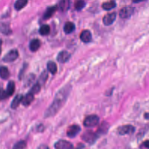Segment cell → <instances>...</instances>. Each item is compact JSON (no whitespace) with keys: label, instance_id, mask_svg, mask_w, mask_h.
Instances as JSON below:
<instances>
[{"label":"cell","instance_id":"1","mask_svg":"<svg viewBox=\"0 0 149 149\" xmlns=\"http://www.w3.org/2000/svg\"><path fill=\"white\" fill-rule=\"evenodd\" d=\"M71 90V85L68 84L58 91L52 102L44 112V117L45 118L54 116L58 113L66 101Z\"/></svg>","mask_w":149,"mask_h":149},{"label":"cell","instance_id":"2","mask_svg":"<svg viewBox=\"0 0 149 149\" xmlns=\"http://www.w3.org/2000/svg\"><path fill=\"white\" fill-rule=\"evenodd\" d=\"M99 117L96 115L87 116L83 121V125L86 127H91L96 126L99 122Z\"/></svg>","mask_w":149,"mask_h":149},{"label":"cell","instance_id":"3","mask_svg":"<svg viewBox=\"0 0 149 149\" xmlns=\"http://www.w3.org/2000/svg\"><path fill=\"white\" fill-rule=\"evenodd\" d=\"M98 137V135L97 133H94L91 130L85 131L81 135V139L83 140L89 144H92L95 142Z\"/></svg>","mask_w":149,"mask_h":149},{"label":"cell","instance_id":"4","mask_svg":"<svg viewBox=\"0 0 149 149\" xmlns=\"http://www.w3.org/2000/svg\"><path fill=\"white\" fill-rule=\"evenodd\" d=\"M134 8L130 6H127L122 8L119 11V16L123 19L130 17L133 13Z\"/></svg>","mask_w":149,"mask_h":149},{"label":"cell","instance_id":"5","mask_svg":"<svg viewBox=\"0 0 149 149\" xmlns=\"http://www.w3.org/2000/svg\"><path fill=\"white\" fill-rule=\"evenodd\" d=\"M18 56V51L16 49H12L3 56L2 61L5 62H12L17 59Z\"/></svg>","mask_w":149,"mask_h":149},{"label":"cell","instance_id":"6","mask_svg":"<svg viewBox=\"0 0 149 149\" xmlns=\"http://www.w3.org/2000/svg\"><path fill=\"white\" fill-rule=\"evenodd\" d=\"M54 147L55 149H73V144L65 140H59L57 141L55 143Z\"/></svg>","mask_w":149,"mask_h":149},{"label":"cell","instance_id":"7","mask_svg":"<svg viewBox=\"0 0 149 149\" xmlns=\"http://www.w3.org/2000/svg\"><path fill=\"white\" fill-rule=\"evenodd\" d=\"M135 128L130 125H125L119 126L118 128V132L120 135H125L134 132Z\"/></svg>","mask_w":149,"mask_h":149},{"label":"cell","instance_id":"8","mask_svg":"<svg viewBox=\"0 0 149 149\" xmlns=\"http://www.w3.org/2000/svg\"><path fill=\"white\" fill-rule=\"evenodd\" d=\"M80 132V127L77 125H73L70 126L67 130V136L70 138L76 137Z\"/></svg>","mask_w":149,"mask_h":149},{"label":"cell","instance_id":"9","mask_svg":"<svg viewBox=\"0 0 149 149\" xmlns=\"http://www.w3.org/2000/svg\"><path fill=\"white\" fill-rule=\"evenodd\" d=\"M116 17V14L115 12L107 13L105 15L102 19V22L104 25L105 26H109L112 24L113 22L115 20Z\"/></svg>","mask_w":149,"mask_h":149},{"label":"cell","instance_id":"10","mask_svg":"<svg viewBox=\"0 0 149 149\" xmlns=\"http://www.w3.org/2000/svg\"><path fill=\"white\" fill-rule=\"evenodd\" d=\"M70 56L71 55L69 52L66 51H62L58 54L56 59L59 62L63 63L68 61Z\"/></svg>","mask_w":149,"mask_h":149},{"label":"cell","instance_id":"11","mask_svg":"<svg viewBox=\"0 0 149 149\" xmlns=\"http://www.w3.org/2000/svg\"><path fill=\"white\" fill-rule=\"evenodd\" d=\"M80 40L85 43L88 42L91 40V32L88 30H83L80 35Z\"/></svg>","mask_w":149,"mask_h":149},{"label":"cell","instance_id":"12","mask_svg":"<svg viewBox=\"0 0 149 149\" xmlns=\"http://www.w3.org/2000/svg\"><path fill=\"white\" fill-rule=\"evenodd\" d=\"M34 95L31 94V93L29 92L26 95L23 97L22 101V104L25 107L29 106L34 100Z\"/></svg>","mask_w":149,"mask_h":149},{"label":"cell","instance_id":"13","mask_svg":"<svg viewBox=\"0 0 149 149\" xmlns=\"http://www.w3.org/2000/svg\"><path fill=\"white\" fill-rule=\"evenodd\" d=\"M23 97V95H22V94H17L11 102V104H10L11 108L13 109H16L19 107V104L22 103Z\"/></svg>","mask_w":149,"mask_h":149},{"label":"cell","instance_id":"14","mask_svg":"<svg viewBox=\"0 0 149 149\" xmlns=\"http://www.w3.org/2000/svg\"><path fill=\"white\" fill-rule=\"evenodd\" d=\"M41 46V42L38 39H33L29 43V49L32 52L37 51Z\"/></svg>","mask_w":149,"mask_h":149},{"label":"cell","instance_id":"15","mask_svg":"<svg viewBox=\"0 0 149 149\" xmlns=\"http://www.w3.org/2000/svg\"><path fill=\"white\" fill-rule=\"evenodd\" d=\"M15 83L13 80H10L7 84L6 89L5 90L8 97L13 95V94L15 92Z\"/></svg>","mask_w":149,"mask_h":149},{"label":"cell","instance_id":"16","mask_svg":"<svg viewBox=\"0 0 149 149\" xmlns=\"http://www.w3.org/2000/svg\"><path fill=\"white\" fill-rule=\"evenodd\" d=\"M57 8H58L56 6H52L48 8L44 14V16H43L44 19H49L54 14L55 11L57 10Z\"/></svg>","mask_w":149,"mask_h":149},{"label":"cell","instance_id":"17","mask_svg":"<svg viewBox=\"0 0 149 149\" xmlns=\"http://www.w3.org/2000/svg\"><path fill=\"white\" fill-rule=\"evenodd\" d=\"M75 30V25L71 22L65 23L63 26V31L66 34H70Z\"/></svg>","mask_w":149,"mask_h":149},{"label":"cell","instance_id":"18","mask_svg":"<svg viewBox=\"0 0 149 149\" xmlns=\"http://www.w3.org/2000/svg\"><path fill=\"white\" fill-rule=\"evenodd\" d=\"M109 129V125L108 123L107 122H102L101 124L100 125V126H99L98 130H97V134L98 135L99 134H104L105 133H106L108 130Z\"/></svg>","mask_w":149,"mask_h":149},{"label":"cell","instance_id":"19","mask_svg":"<svg viewBox=\"0 0 149 149\" xmlns=\"http://www.w3.org/2000/svg\"><path fill=\"white\" fill-rule=\"evenodd\" d=\"M10 73L8 69L4 66H0V77L3 80H6L9 78Z\"/></svg>","mask_w":149,"mask_h":149},{"label":"cell","instance_id":"20","mask_svg":"<svg viewBox=\"0 0 149 149\" xmlns=\"http://www.w3.org/2000/svg\"><path fill=\"white\" fill-rule=\"evenodd\" d=\"M58 7L59 9L63 12L68 10L70 7V0H61Z\"/></svg>","mask_w":149,"mask_h":149},{"label":"cell","instance_id":"21","mask_svg":"<svg viewBox=\"0 0 149 149\" xmlns=\"http://www.w3.org/2000/svg\"><path fill=\"white\" fill-rule=\"evenodd\" d=\"M48 70L52 74H55L57 72V65L53 61H48L47 65Z\"/></svg>","mask_w":149,"mask_h":149},{"label":"cell","instance_id":"22","mask_svg":"<svg viewBox=\"0 0 149 149\" xmlns=\"http://www.w3.org/2000/svg\"><path fill=\"white\" fill-rule=\"evenodd\" d=\"M48 77V72L47 70H44L41 74L40 75L38 79L37 80V82L41 85L42 86L43 84H45V83L46 82L47 79Z\"/></svg>","mask_w":149,"mask_h":149},{"label":"cell","instance_id":"23","mask_svg":"<svg viewBox=\"0 0 149 149\" xmlns=\"http://www.w3.org/2000/svg\"><path fill=\"white\" fill-rule=\"evenodd\" d=\"M28 2V0H16L14 7L17 10H20L24 8Z\"/></svg>","mask_w":149,"mask_h":149},{"label":"cell","instance_id":"24","mask_svg":"<svg viewBox=\"0 0 149 149\" xmlns=\"http://www.w3.org/2000/svg\"><path fill=\"white\" fill-rule=\"evenodd\" d=\"M116 6V3L114 1H109L108 2H105L102 3V8L106 10H111L114 8Z\"/></svg>","mask_w":149,"mask_h":149},{"label":"cell","instance_id":"25","mask_svg":"<svg viewBox=\"0 0 149 149\" xmlns=\"http://www.w3.org/2000/svg\"><path fill=\"white\" fill-rule=\"evenodd\" d=\"M36 79V76L33 73H30L29 74L27 77L25 79V80H24V86L26 87H28V86H30V85H31V84L34 82V80Z\"/></svg>","mask_w":149,"mask_h":149},{"label":"cell","instance_id":"26","mask_svg":"<svg viewBox=\"0 0 149 149\" xmlns=\"http://www.w3.org/2000/svg\"><path fill=\"white\" fill-rule=\"evenodd\" d=\"M49 31H50V27L48 24L42 25L39 29L40 34L42 36H45L48 34L49 33Z\"/></svg>","mask_w":149,"mask_h":149},{"label":"cell","instance_id":"27","mask_svg":"<svg viewBox=\"0 0 149 149\" xmlns=\"http://www.w3.org/2000/svg\"><path fill=\"white\" fill-rule=\"evenodd\" d=\"M27 146V143L24 140H20L16 143L12 149H24Z\"/></svg>","mask_w":149,"mask_h":149},{"label":"cell","instance_id":"28","mask_svg":"<svg viewBox=\"0 0 149 149\" xmlns=\"http://www.w3.org/2000/svg\"><path fill=\"white\" fill-rule=\"evenodd\" d=\"M41 86L37 82L36 83H35L31 88V89L30 90L29 92L31 93V94L35 95L37 93H38L41 90Z\"/></svg>","mask_w":149,"mask_h":149},{"label":"cell","instance_id":"29","mask_svg":"<svg viewBox=\"0 0 149 149\" xmlns=\"http://www.w3.org/2000/svg\"><path fill=\"white\" fill-rule=\"evenodd\" d=\"M86 2H84V0H76L74 4V8L77 10H81L83 8H84Z\"/></svg>","mask_w":149,"mask_h":149},{"label":"cell","instance_id":"30","mask_svg":"<svg viewBox=\"0 0 149 149\" xmlns=\"http://www.w3.org/2000/svg\"><path fill=\"white\" fill-rule=\"evenodd\" d=\"M8 98L5 90H3L2 88H0V100H3Z\"/></svg>","mask_w":149,"mask_h":149},{"label":"cell","instance_id":"31","mask_svg":"<svg viewBox=\"0 0 149 149\" xmlns=\"http://www.w3.org/2000/svg\"><path fill=\"white\" fill-rule=\"evenodd\" d=\"M26 67H27L26 65H24L23 66V68L22 69V70L20 71L19 74V75H18V77H19V79L20 80H21V79L23 78V76H24V72H25V70H26Z\"/></svg>","mask_w":149,"mask_h":149},{"label":"cell","instance_id":"32","mask_svg":"<svg viewBox=\"0 0 149 149\" xmlns=\"http://www.w3.org/2000/svg\"><path fill=\"white\" fill-rule=\"evenodd\" d=\"M36 149H49V148L47 145L42 144H40L39 146H38Z\"/></svg>","mask_w":149,"mask_h":149},{"label":"cell","instance_id":"33","mask_svg":"<svg viewBox=\"0 0 149 149\" xmlns=\"http://www.w3.org/2000/svg\"><path fill=\"white\" fill-rule=\"evenodd\" d=\"M143 145L144 147H146L147 148L149 149V140H146L143 143Z\"/></svg>","mask_w":149,"mask_h":149},{"label":"cell","instance_id":"34","mask_svg":"<svg viewBox=\"0 0 149 149\" xmlns=\"http://www.w3.org/2000/svg\"><path fill=\"white\" fill-rule=\"evenodd\" d=\"M2 40L0 39V55L2 52Z\"/></svg>","mask_w":149,"mask_h":149},{"label":"cell","instance_id":"35","mask_svg":"<svg viewBox=\"0 0 149 149\" xmlns=\"http://www.w3.org/2000/svg\"><path fill=\"white\" fill-rule=\"evenodd\" d=\"M145 0H132L133 2H135V3H137V2H142V1H144Z\"/></svg>","mask_w":149,"mask_h":149},{"label":"cell","instance_id":"36","mask_svg":"<svg viewBox=\"0 0 149 149\" xmlns=\"http://www.w3.org/2000/svg\"><path fill=\"white\" fill-rule=\"evenodd\" d=\"M145 118L147 119H149V113H146L144 115Z\"/></svg>","mask_w":149,"mask_h":149}]
</instances>
